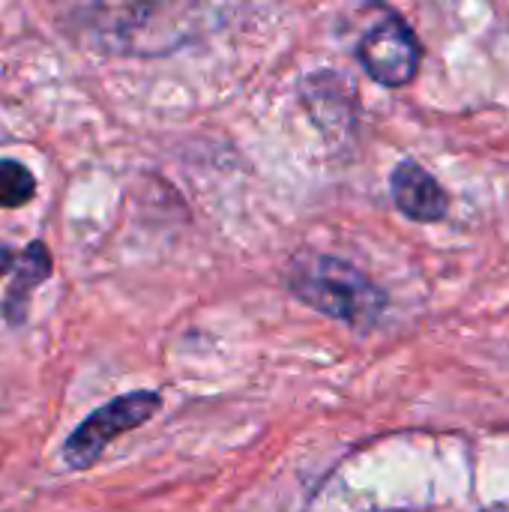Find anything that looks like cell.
Returning a JSON list of instances; mask_svg holds the SVG:
<instances>
[{"label": "cell", "instance_id": "obj_2", "mask_svg": "<svg viewBox=\"0 0 509 512\" xmlns=\"http://www.w3.org/2000/svg\"><path fill=\"white\" fill-rule=\"evenodd\" d=\"M156 408H159L156 393H129V396H120V399L102 405L66 438L63 462L75 471L90 468L114 438L147 423L156 414Z\"/></svg>", "mask_w": 509, "mask_h": 512}, {"label": "cell", "instance_id": "obj_5", "mask_svg": "<svg viewBox=\"0 0 509 512\" xmlns=\"http://www.w3.org/2000/svg\"><path fill=\"white\" fill-rule=\"evenodd\" d=\"M51 252L42 240H33L21 249L15 267H12V282L3 297V315L9 324H21L27 318L30 294L51 276Z\"/></svg>", "mask_w": 509, "mask_h": 512}, {"label": "cell", "instance_id": "obj_8", "mask_svg": "<svg viewBox=\"0 0 509 512\" xmlns=\"http://www.w3.org/2000/svg\"><path fill=\"white\" fill-rule=\"evenodd\" d=\"M486 512H509V507H495V510H486Z\"/></svg>", "mask_w": 509, "mask_h": 512}, {"label": "cell", "instance_id": "obj_1", "mask_svg": "<svg viewBox=\"0 0 509 512\" xmlns=\"http://www.w3.org/2000/svg\"><path fill=\"white\" fill-rule=\"evenodd\" d=\"M288 288L306 306L351 327H369L381 318L387 297L348 261L330 255H303L288 270Z\"/></svg>", "mask_w": 509, "mask_h": 512}, {"label": "cell", "instance_id": "obj_4", "mask_svg": "<svg viewBox=\"0 0 509 512\" xmlns=\"http://www.w3.org/2000/svg\"><path fill=\"white\" fill-rule=\"evenodd\" d=\"M390 189L396 207L414 222H438L450 210V195L444 192V186L414 159L396 165Z\"/></svg>", "mask_w": 509, "mask_h": 512}, {"label": "cell", "instance_id": "obj_7", "mask_svg": "<svg viewBox=\"0 0 509 512\" xmlns=\"http://www.w3.org/2000/svg\"><path fill=\"white\" fill-rule=\"evenodd\" d=\"M18 255H21V252H15V249H9L6 243H0V276H3V273H12Z\"/></svg>", "mask_w": 509, "mask_h": 512}, {"label": "cell", "instance_id": "obj_3", "mask_svg": "<svg viewBox=\"0 0 509 512\" xmlns=\"http://www.w3.org/2000/svg\"><path fill=\"white\" fill-rule=\"evenodd\" d=\"M357 57L363 69L384 87H405L417 78L420 60H423V45L414 36V30L402 21H384L372 27L360 48Z\"/></svg>", "mask_w": 509, "mask_h": 512}, {"label": "cell", "instance_id": "obj_6", "mask_svg": "<svg viewBox=\"0 0 509 512\" xmlns=\"http://www.w3.org/2000/svg\"><path fill=\"white\" fill-rule=\"evenodd\" d=\"M36 198V177L15 159H0V210H18Z\"/></svg>", "mask_w": 509, "mask_h": 512}]
</instances>
